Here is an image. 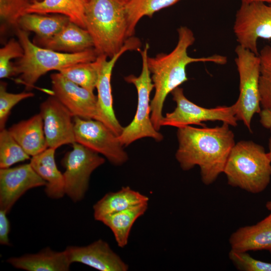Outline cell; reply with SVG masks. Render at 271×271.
<instances>
[{"label":"cell","mask_w":271,"mask_h":271,"mask_svg":"<svg viewBox=\"0 0 271 271\" xmlns=\"http://www.w3.org/2000/svg\"><path fill=\"white\" fill-rule=\"evenodd\" d=\"M178 42L169 53H159L148 57L147 63L154 84L155 94L151 100V119L155 129L159 131L163 118L162 111L168 95L188 80L187 66L195 62H211L224 65L227 57L218 54L194 58L189 56L188 49L195 41L193 31L186 26L177 29Z\"/></svg>","instance_id":"cell-2"},{"label":"cell","mask_w":271,"mask_h":271,"mask_svg":"<svg viewBox=\"0 0 271 271\" xmlns=\"http://www.w3.org/2000/svg\"><path fill=\"white\" fill-rule=\"evenodd\" d=\"M223 173L229 185L258 193L270 182L271 161L262 146L251 141H241L232 148Z\"/></svg>","instance_id":"cell-5"},{"label":"cell","mask_w":271,"mask_h":271,"mask_svg":"<svg viewBox=\"0 0 271 271\" xmlns=\"http://www.w3.org/2000/svg\"><path fill=\"white\" fill-rule=\"evenodd\" d=\"M90 1L43 0L31 3L26 13L63 15L67 17L71 22L85 29V11Z\"/></svg>","instance_id":"cell-23"},{"label":"cell","mask_w":271,"mask_h":271,"mask_svg":"<svg viewBox=\"0 0 271 271\" xmlns=\"http://www.w3.org/2000/svg\"><path fill=\"white\" fill-rule=\"evenodd\" d=\"M171 93L176 107L172 112L167 113L163 117L162 126L178 128L196 124L205 126L203 122L207 121H221L230 126L237 125L234 104L229 106H218L208 108L190 101L184 95L183 89L180 87L175 88Z\"/></svg>","instance_id":"cell-9"},{"label":"cell","mask_w":271,"mask_h":271,"mask_svg":"<svg viewBox=\"0 0 271 271\" xmlns=\"http://www.w3.org/2000/svg\"><path fill=\"white\" fill-rule=\"evenodd\" d=\"M55 149L48 148L31 159V166L46 182L45 191L48 197L59 199L65 194L63 174L57 168L55 160Z\"/></svg>","instance_id":"cell-21"},{"label":"cell","mask_w":271,"mask_h":271,"mask_svg":"<svg viewBox=\"0 0 271 271\" xmlns=\"http://www.w3.org/2000/svg\"><path fill=\"white\" fill-rule=\"evenodd\" d=\"M16 34L24 49V55L14 65V76L19 75L18 82L32 89L38 79L52 70L96 60L98 55L94 48L77 53L55 51L39 46L31 41L29 32L18 28Z\"/></svg>","instance_id":"cell-4"},{"label":"cell","mask_w":271,"mask_h":271,"mask_svg":"<svg viewBox=\"0 0 271 271\" xmlns=\"http://www.w3.org/2000/svg\"><path fill=\"white\" fill-rule=\"evenodd\" d=\"M30 159L22 147L5 128L0 132V169L8 168Z\"/></svg>","instance_id":"cell-28"},{"label":"cell","mask_w":271,"mask_h":271,"mask_svg":"<svg viewBox=\"0 0 271 271\" xmlns=\"http://www.w3.org/2000/svg\"><path fill=\"white\" fill-rule=\"evenodd\" d=\"M99 59L88 62L75 64L58 71L68 80L93 92L99 76Z\"/></svg>","instance_id":"cell-27"},{"label":"cell","mask_w":271,"mask_h":271,"mask_svg":"<svg viewBox=\"0 0 271 271\" xmlns=\"http://www.w3.org/2000/svg\"><path fill=\"white\" fill-rule=\"evenodd\" d=\"M241 3H252L255 2H261L267 4H271V0H241Z\"/></svg>","instance_id":"cell-36"},{"label":"cell","mask_w":271,"mask_h":271,"mask_svg":"<svg viewBox=\"0 0 271 271\" xmlns=\"http://www.w3.org/2000/svg\"><path fill=\"white\" fill-rule=\"evenodd\" d=\"M7 261L16 268L28 271H67L72 263L65 249L56 251L49 247L37 253L10 257Z\"/></svg>","instance_id":"cell-19"},{"label":"cell","mask_w":271,"mask_h":271,"mask_svg":"<svg viewBox=\"0 0 271 271\" xmlns=\"http://www.w3.org/2000/svg\"><path fill=\"white\" fill-rule=\"evenodd\" d=\"M85 24L98 56L112 58L130 38L123 0H90L85 11Z\"/></svg>","instance_id":"cell-3"},{"label":"cell","mask_w":271,"mask_h":271,"mask_svg":"<svg viewBox=\"0 0 271 271\" xmlns=\"http://www.w3.org/2000/svg\"><path fill=\"white\" fill-rule=\"evenodd\" d=\"M54 95L73 116L97 120V96L77 85L60 72L50 75Z\"/></svg>","instance_id":"cell-14"},{"label":"cell","mask_w":271,"mask_h":271,"mask_svg":"<svg viewBox=\"0 0 271 271\" xmlns=\"http://www.w3.org/2000/svg\"><path fill=\"white\" fill-rule=\"evenodd\" d=\"M63 15L26 13L20 19L18 28L26 32H33L36 38L48 39L61 30L69 22Z\"/></svg>","instance_id":"cell-24"},{"label":"cell","mask_w":271,"mask_h":271,"mask_svg":"<svg viewBox=\"0 0 271 271\" xmlns=\"http://www.w3.org/2000/svg\"><path fill=\"white\" fill-rule=\"evenodd\" d=\"M43 0H30V1L31 2V3H34V2H41Z\"/></svg>","instance_id":"cell-39"},{"label":"cell","mask_w":271,"mask_h":271,"mask_svg":"<svg viewBox=\"0 0 271 271\" xmlns=\"http://www.w3.org/2000/svg\"><path fill=\"white\" fill-rule=\"evenodd\" d=\"M259 121L265 128L271 130V108L262 109L259 112Z\"/></svg>","instance_id":"cell-35"},{"label":"cell","mask_w":271,"mask_h":271,"mask_svg":"<svg viewBox=\"0 0 271 271\" xmlns=\"http://www.w3.org/2000/svg\"><path fill=\"white\" fill-rule=\"evenodd\" d=\"M270 131V136L268 140V145L269 151L267 153V155L269 159L271 161V130Z\"/></svg>","instance_id":"cell-37"},{"label":"cell","mask_w":271,"mask_h":271,"mask_svg":"<svg viewBox=\"0 0 271 271\" xmlns=\"http://www.w3.org/2000/svg\"><path fill=\"white\" fill-rule=\"evenodd\" d=\"M65 250L72 263L80 262L101 271L128 269V265L102 239L86 246H69Z\"/></svg>","instance_id":"cell-16"},{"label":"cell","mask_w":271,"mask_h":271,"mask_svg":"<svg viewBox=\"0 0 271 271\" xmlns=\"http://www.w3.org/2000/svg\"><path fill=\"white\" fill-rule=\"evenodd\" d=\"M233 30L238 45L258 55V39H271V4L241 3Z\"/></svg>","instance_id":"cell-10"},{"label":"cell","mask_w":271,"mask_h":271,"mask_svg":"<svg viewBox=\"0 0 271 271\" xmlns=\"http://www.w3.org/2000/svg\"><path fill=\"white\" fill-rule=\"evenodd\" d=\"M259 91L262 109L271 108V45L264 46L259 52Z\"/></svg>","instance_id":"cell-29"},{"label":"cell","mask_w":271,"mask_h":271,"mask_svg":"<svg viewBox=\"0 0 271 271\" xmlns=\"http://www.w3.org/2000/svg\"><path fill=\"white\" fill-rule=\"evenodd\" d=\"M40 108L48 148L56 150L76 142L73 115L54 95L43 101Z\"/></svg>","instance_id":"cell-13"},{"label":"cell","mask_w":271,"mask_h":271,"mask_svg":"<svg viewBox=\"0 0 271 271\" xmlns=\"http://www.w3.org/2000/svg\"><path fill=\"white\" fill-rule=\"evenodd\" d=\"M7 214L5 211L0 209V243L4 245H10L9 238L10 223Z\"/></svg>","instance_id":"cell-34"},{"label":"cell","mask_w":271,"mask_h":271,"mask_svg":"<svg viewBox=\"0 0 271 271\" xmlns=\"http://www.w3.org/2000/svg\"><path fill=\"white\" fill-rule=\"evenodd\" d=\"M127 15L129 37L134 36L136 28L144 17L152 18L154 14L171 7L180 0H123Z\"/></svg>","instance_id":"cell-26"},{"label":"cell","mask_w":271,"mask_h":271,"mask_svg":"<svg viewBox=\"0 0 271 271\" xmlns=\"http://www.w3.org/2000/svg\"><path fill=\"white\" fill-rule=\"evenodd\" d=\"M30 0H0L1 22L9 26L18 28L20 18L26 14Z\"/></svg>","instance_id":"cell-31"},{"label":"cell","mask_w":271,"mask_h":271,"mask_svg":"<svg viewBox=\"0 0 271 271\" xmlns=\"http://www.w3.org/2000/svg\"><path fill=\"white\" fill-rule=\"evenodd\" d=\"M7 84L4 81L0 83V129L5 128L12 109L21 101L33 97L34 94L30 91H24L19 93L8 92Z\"/></svg>","instance_id":"cell-32"},{"label":"cell","mask_w":271,"mask_h":271,"mask_svg":"<svg viewBox=\"0 0 271 271\" xmlns=\"http://www.w3.org/2000/svg\"><path fill=\"white\" fill-rule=\"evenodd\" d=\"M228 256L235 267L242 271H271V263L256 259L247 252L230 250Z\"/></svg>","instance_id":"cell-33"},{"label":"cell","mask_w":271,"mask_h":271,"mask_svg":"<svg viewBox=\"0 0 271 271\" xmlns=\"http://www.w3.org/2000/svg\"><path fill=\"white\" fill-rule=\"evenodd\" d=\"M235 63L239 79V94L234 105L235 117L251 130V122L255 113L261 111L259 91V59L240 45L235 49Z\"/></svg>","instance_id":"cell-7"},{"label":"cell","mask_w":271,"mask_h":271,"mask_svg":"<svg viewBox=\"0 0 271 271\" xmlns=\"http://www.w3.org/2000/svg\"><path fill=\"white\" fill-rule=\"evenodd\" d=\"M150 48L146 43L144 49H140L142 68L140 75L136 76L130 74L124 77L125 81L132 84L138 94V103L136 114L131 122L123 127L122 132L118 136L121 144L127 146L138 140L144 138H151L157 142L163 140V135L154 127L151 119L150 94L154 88L147 59Z\"/></svg>","instance_id":"cell-6"},{"label":"cell","mask_w":271,"mask_h":271,"mask_svg":"<svg viewBox=\"0 0 271 271\" xmlns=\"http://www.w3.org/2000/svg\"><path fill=\"white\" fill-rule=\"evenodd\" d=\"M142 45L140 40L134 36L129 38L123 48L109 60L104 55H98L99 76L97 89V120L105 124L117 136L123 127L117 120L113 108L111 78L114 66L119 58L127 51L139 50Z\"/></svg>","instance_id":"cell-12"},{"label":"cell","mask_w":271,"mask_h":271,"mask_svg":"<svg viewBox=\"0 0 271 271\" xmlns=\"http://www.w3.org/2000/svg\"><path fill=\"white\" fill-rule=\"evenodd\" d=\"M229 242L234 251L265 250L271 254V212L255 224L237 229L231 234Z\"/></svg>","instance_id":"cell-18"},{"label":"cell","mask_w":271,"mask_h":271,"mask_svg":"<svg viewBox=\"0 0 271 271\" xmlns=\"http://www.w3.org/2000/svg\"><path fill=\"white\" fill-rule=\"evenodd\" d=\"M229 125L213 127L186 125L178 128V148L175 157L184 171L198 166L202 182L213 183L223 172L229 153L235 145Z\"/></svg>","instance_id":"cell-1"},{"label":"cell","mask_w":271,"mask_h":271,"mask_svg":"<svg viewBox=\"0 0 271 271\" xmlns=\"http://www.w3.org/2000/svg\"><path fill=\"white\" fill-rule=\"evenodd\" d=\"M24 55V49L20 42L15 39L10 40L0 49V78L14 76V65L11 60L20 58Z\"/></svg>","instance_id":"cell-30"},{"label":"cell","mask_w":271,"mask_h":271,"mask_svg":"<svg viewBox=\"0 0 271 271\" xmlns=\"http://www.w3.org/2000/svg\"><path fill=\"white\" fill-rule=\"evenodd\" d=\"M8 130L30 156H36L48 148L40 113L13 124Z\"/></svg>","instance_id":"cell-20"},{"label":"cell","mask_w":271,"mask_h":271,"mask_svg":"<svg viewBox=\"0 0 271 271\" xmlns=\"http://www.w3.org/2000/svg\"><path fill=\"white\" fill-rule=\"evenodd\" d=\"M46 185L30 163L0 169V209L8 214L26 191Z\"/></svg>","instance_id":"cell-15"},{"label":"cell","mask_w":271,"mask_h":271,"mask_svg":"<svg viewBox=\"0 0 271 271\" xmlns=\"http://www.w3.org/2000/svg\"><path fill=\"white\" fill-rule=\"evenodd\" d=\"M104 162L97 153L78 143H73L72 150L61 161L65 170L63 174L65 194L74 202L81 201L88 190L92 173Z\"/></svg>","instance_id":"cell-8"},{"label":"cell","mask_w":271,"mask_h":271,"mask_svg":"<svg viewBox=\"0 0 271 271\" xmlns=\"http://www.w3.org/2000/svg\"><path fill=\"white\" fill-rule=\"evenodd\" d=\"M266 208L271 212V201H268L265 205Z\"/></svg>","instance_id":"cell-38"},{"label":"cell","mask_w":271,"mask_h":271,"mask_svg":"<svg viewBox=\"0 0 271 271\" xmlns=\"http://www.w3.org/2000/svg\"><path fill=\"white\" fill-rule=\"evenodd\" d=\"M148 203L139 204L108 215L100 222L112 232L117 245L123 248L127 245L130 230L136 221L148 209Z\"/></svg>","instance_id":"cell-25"},{"label":"cell","mask_w":271,"mask_h":271,"mask_svg":"<svg viewBox=\"0 0 271 271\" xmlns=\"http://www.w3.org/2000/svg\"><path fill=\"white\" fill-rule=\"evenodd\" d=\"M36 45L55 51L77 53L93 48L87 30L70 21L61 30L48 39L35 38Z\"/></svg>","instance_id":"cell-17"},{"label":"cell","mask_w":271,"mask_h":271,"mask_svg":"<svg viewBox=\"0 0 271 271\" xmlns=\"http://www.w3.org/2000/svg\"><path fill=\"white\" fill-rule=\"evenodd\" d=\"M76 142L104 156L112 164L122 165L128 156L118 136L102 122L74 116Z\"/></svg>","instance_id":"cell-11"},{"label":"cell","mask_w":271,"mask_h":271,"mask_svg":"<svg viewBox=\"0 0 271 271\" xmlns=\"http://www.w3.org/2000/svg\"><path fill=\"white\" fill-rule=\"evenodd\" d=\"M149 201L148 196L128 186L123 187L116 192L106 193L93 205L94 218L101 221L108 215Z\"/></svg>","instance_id":"cell-22"}]
</instances>
